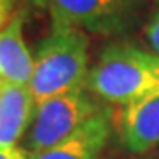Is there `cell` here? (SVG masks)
I'll use <instances>...</instances> for the list:
<instances>
[{
	"label": "cell",
	"instance_id": "cell-1",
	"mask_svg": "<svg viewBox=\"0 0 159 159\" xmlns=\"http://www.w3.org/2000/svg\"><path fill=\"white\" fill-rule=\"evenodd\" d=\"M85 87L102 102L124 106L159 90V55L125 43L110 44L90 67Z\"/></svg>",
	"mask_w": 159,
	"mask_h": 159
},
{
	"label": "cell",
	"instance_id": "cell-2",
	"mask_svg": "<svg viewBox=\"0 0 159 159\" xmlns=\"http://www.w3.org/2000/svg\"><path fill=\"white\" fill-rule=\"evenodd\" d=\"M89 37L74 27L51 25L34 53L30 92L35 102L85 87L89 76Z\"/></svg>",
	"mask_w": 159,
	"mask_h": 159
},
{
	"label": "cell",
	"instance_id": "cell-3",
	"mask_svg": "<svg viewBox=\"0 0 159 159\" xmlns=\"http://www.w3.org/2000/svg\"><path fill=\"white\" fill-rule=\"evenodd\" d=\"M104 106L87 87L35 102L32 122L23 136V148L29 154H37L57 145Z\"/></svg>",
	"mask_w": 159,
	"mask_h": 159
},
{
	"label": "cell",
	"instance_id": "cell-4",
	"mask_svg": "<svg viewBox=\"0 0 159 159\" xmlns=\"http://www.w3.org/2000/svg\"><path fill=\"white\" fill-rule=\"evenodd\" d=\"M136 7L138 0H48L51 25L99 35H119L129 30Z\"/></svg>",
	"mask_w": 159,
	"mask_h": 159
},
{
	"label": "cell",
	"instance_id": "cell-5",
	"mask_svg": "<svg viewBox=\"0 0 159 159\" xmlns=\"http://www.w3.org/2000/svg\"><path fill=\"white\" fill-rule=\"evenodd\" d=\"M113 133V110L110 106L96 113L67 138L29 159H99Z\"/></svg>",
	"mask_w": 159,
	"mask_h": 159
},
{
	"label": "cell",
	"instance_id": "cell-6",
	"mask_svg": "<svg viewBox=\"0 0 159 159\" xmlns=\"http://www.w3.org/2000/svg\"><path fill=\"white\" fill-rule=\"evenodd\" d=\"M119 131L124 148L134 156L159 147V90L124 104Z\"/></svg>",
	"mask_w": 159,
	"mask_h": 159
},
{
	"label": "cell",
	"instance_id": "cell-7",
	"mask_svg": "<svg viewBox=\"0 0 159 159\" xmlns=\"http://www.w3.org/2000/svg\"><path fill=\"white\" fill-rule=\"evenodd\" d=\"M25 9H18L7 27L0 30V83L29 87L34 74V55L25 44Z\"/></svg>",
	"mask_w": 159,
	"mask_h": 159
},
{
	"label": "cell",
	"instance_id": "cell-8",
	"mask_svg": "<svg viewBox=\"0 0 159 159\" xmlns=\"http://www.w3.org/2000/svg\"><path fill=\"white\" fill-rule=\"evenodd\" d=\"M35 111L29 87L0 83V147H16L23 140Z\"/></svg>",
	"mask_w": 159,
	"mask_h": 159
},
{
	"label": "cell",
	"instance_id": "cell-9",
	"mask_svg": "<svg viewBox=\"0 0 159 159\" xmlns=\"http://www.w3.org/2000/svg\"><path fill=\"white\" fill-rule=\"evenodd\" d=\"M145 35H147V43L154 50L156 55H159V12L152 18V21L147 25L145 29Z\"/></svg>",
	"mask_w": 159,
	"mask_h": 159
},
{
	"label": "cell",
	"instance_id": "cell-10",
	"mask_svg": "<svg viewBox=\"0 0 159 159\" xmlns=\"http://www.w3.org/2000/svg\"><path fill=\"white\" fill-rule=\"evenodd\" d=\"M18 0H0V30L7 27V23L16 14Z\"/></svg>",
	"mask_w": 159,
	"mask_h": 159
},
{
	"label": "cell",
	"instance_id": "cell-11",
	"mask_svg": "<svg viewBox=\"0 0 159 159\" xmlns=\"http://www.w3.org/2000/svg\"><path fill=\"white\" fill-rule=\"evenodd\" d=\"M0 159H29V152L23 147H0Z\"/></svg>",
	"mask_w": 159,
	"mask_h": 159
},
{
	"label": "cell",
	"instance_id": "cell-12",
	"mask_svg": "<svg viewBox=\"0 0 159 159\" xmlns=\"http://www.w3.org/2000/svg\"><path fill=\"white\" fill-rule=\"evenodd\" d=\"M34 7H48V0H27Z\"/></svg>",
	"mask_w": 159,
	"mask_h": 159
},
{
	"label": "cell",
	"instance_id": "cell-13",
	"mask_svg": "<svg viewBox=\"0 0 159 159\" xmlns=\"http://www.w3.org/2000/svg\"><path fill=\"white\" fill-rule=\"evenodd\" d=\"M129 159H154L150 156H134V157H129Z\"/></svg>",
	"mask_w": 159,
	"mask_h": 159
}]
</instances>
